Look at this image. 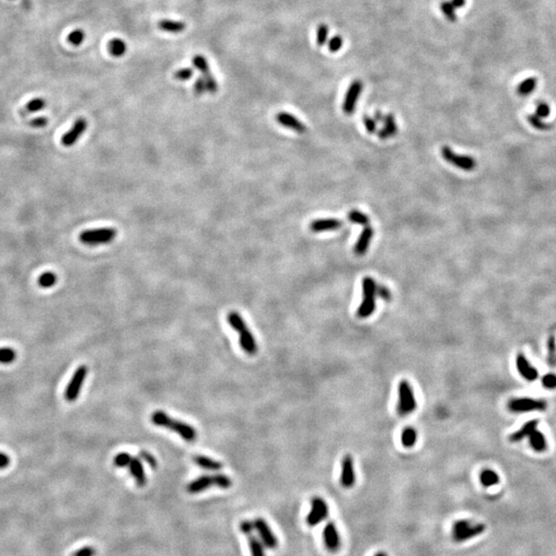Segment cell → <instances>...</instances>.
<instances>
[{
	"instance_id": "1",
	"label": "cell",
	"mask_w": 556,
	"mask_h": 556,
	"mask_svg": "<svg viewBox=\"0 0 556 556\" xmlns=\"http://www.w3.org/2000/svg\"><path fill=\"white\" fill-rule=\"evenodd\" d=\"M151 423L155 426L166 427L173 430V432L178 434L184 440L187 442H193L197 438V432L192 426L183 423V421H179L177 419L171 418L169 415H167L164 411L161 410L155 411L154 413L151 414Z\"/></svg>"
},
{
	"instance_id": "2",
	"label": "cell",
	"mask_w": 556,
	"mask_h": 556,
	"mask_svg": "<svg viewBox=\"0 0 556 556\" xmlns=\"http://www.w3.org/2000/svg\"><path fill=\"white\" fill-rule=\"evenodd\" d=\"M363 301L357 309V316L367 318L373 315L376 308V288L377 283L371 277H365L362 281Z\"/></svg>"
},
{
	"instance_id": "3",
	"label": "cell",
	"mask_w": 556,
	"mask_h": 556,
	"mask_svg": "<svg viewBox=\"0 0 556 556\" xmlns=\"http://www.w3.org/2000/svg\"><path fill=\"white\" fill-rule=\"evenodd\" d=\"M118 235V231L113 228H99L85 230L78 235V240L88 246L109 244Z\"/></svg>"
},
{
	"instance_id": "4",
	"label": "cell",
	"mask_w": 556,
	"mask_h": 556,
	"mask_svg": "<svg viewBox=\"0 0 556 556\" xmlns=\"http://www.w3.org/2000/svg\"><path fill=\"white\" fill-rule=\"evenodd\" d=\"M416 400L413 389L407 380H402L399 384V405L398 412L402 416L413 413L416 409Z\"/></svg>"
},
{
	"instance_id": "5",
	"label": "cell",
	"mask_w": 556,
	"mask_h": 556,
	"mask_svg": "<svg viewBox=\"0 0 556 556\" xmlns=\"http://www.w3.org/2000/svg\"><path fill=\"white\" fill-rule=\"evenodd\" d=\"M547 408V403L543 400L532 398H516L509 401L508 409L513 413H525L531 411H543Z\"/></svg>"
},
{
	"instance_id": "6",
	"label": "cell",
	"mask_w": 556,
	"mask_h": 556,
	"mask_svg": "<svg viewBox=\"0 0 556 556\" xmlns=\"http://www.w3.org/2000/svg\"><path fill=\"white\" fill-rule=\"evenodd\" d=\"M441 154L444 160L447 161L448 163H450L453 166L462 170H464V171H472V170H474L477 166L476 161H475L474 158H472L471 156L456 154L455 151H453L447 146L442 147Z\"/></svg>"
},
{
	"instance_id": "7",
	"label": "cell",
	"mask_w": 556,
	"mask_h": 556,
	"mask_svg": "<svg viewBox=\"0 0 556 556\" xmlns=\"http://www.w3.org/2000/svg\"><path fill=\"white\" fill-rule=\"evenodd\" d=\"M88 374L87 366H79L71 377L67 388L65 389L64 397L68 402H74L78 398V394L82 389L83 384Z\"/></svg>"
},
{
	"instance_id": "8",
	"label": "cell",
	"mask_w": 556,
	"mask_h": 556,
	"mask_svg": "<svg viewBox=\"0 0 556 556\" xmlns=\"http://www.w3.org/2000/svg\"><path fill=\"white\" fill-rule=\"evenodd\" d=\"M329 515V507L326 500L321 498H315L311 500V510L307 516L306 521L308 525L315 526L319 524Z\"/></svg>"
},
{
	"instance_id": "9",
	"label": "cell",
	"mask_w": 556,
	"mask_h": 556,
	"mask_svg": "<svg viewBox=\"0 0 556 556\" xmlns=\"http://www.w3.org/2000/svg\"><path fill=\"white\" fill-rule=\"evenodd\" d=\"M254 525H255V531L258 534V537H259V540L263 542L265 547H267L269 549H275L278 545L277 537H275L271 527L269 526L266 520L261 517L256 518L254 520Z\"/></svg>"
},
{
	"instance_id": "10",
	"label": "cell",
	"mask_w": 556,
	"mask_h": 556,
	"mask_svg": "<svg viewBox=\"0 0 556 556\" xmlns=\"http://www.w3.org/2000/svg\"><path fill=\"white\" fill-rule=\"evenodd\" d=\"M88 128V122L85 118H78L63 136L61 137V145L65 148L74 146Z\"/></svg>"
},
{
	"instance_id": "11",
	"label": "cell",
	"mask_w": 556,
	"mask_h": 556,
	"mask_svg": "<svg viewBox=\"0 0 556 556\" xmlns=\"http://www.w3.org/2000/svg\"><path fill=\"white\" fill-rule=\"evenodd\" d=\"M362 91H363V83L360 79L353 80L346 91L343 101L342 109L346 114H352L354 112L356 103L358 101V98H360Z\"/></svg>"
},
{
	"instance_id": "12",
	"label": "cell",
	"mask_w": 556,
	"mask_h": 556,
	"mask_svg": "<svg viewBox=\"0 0 556 556\" xmlns=\"http://www.w3.org/2000/svg\"><path fill=\"white\" fill-rule=\"evenodd\" d=\"M324 542L327 549L331 552H337L341 546V539L334 522H328L324 528Z\"/></svg>"
},
{
	"instance_id": "13",
	"label": "cell",
	"mask_w": 556,
	"mask_h": 556,
	"mask_svg": "<svg viewBox=\"0 0 556 556\" xmlns=\"http://www.w3.org/2000/svg\"><path fill=\"white\" fill-rule=\"evenodd\" d=\"M276 121L278 122V124H280L281 126L292 129L299 134L305 133L307 130L306 126H305V124H303L298 118H296L295 115H293L292 113H289V112H285V111L278 112L276 114Z\"/></svg>"
},
{
	"instance_id": "14",
	"label": "cell",
	"mask_w": 556,
	"mask_h": 556,
	"mask_svg": "<svg viewBox=\"0 0 556 556\" xmlns=\"http://www.w3.org/2000/svg\"><path fill=\"white\" fill-rule=\"evenodd\" d=\"M344 488H352L355 483V472L353 467V460L351 455H345L342 461L341 478H340Z\"/></svg>"
},
{
	"instance_id": "15",
	"label": "cell",
	"mask_w": 556,
	"mask_h": 556,
	"mask_svg": "<svg viewBox=\"0 0 556 556\" xmlns=\"http://www.w3.org/2000/svg\"><path fill=\"white\" fill-rule=\"evenodd\" d=\"M516 368L519 374L527 381H535L539 377V372L533 367L523 353H518L516 356Z\"/></svg>"
},
{
	"instance_id": "16",
	"label": "cell",
	"mask_w": 556,
	"mask_h": 556,
	"mask_svg": "<svg viewBox=\"0 0 556 556\" xmlns=\"http://www.w3.org/2000/svg\"><path fill=\"white\" fill-rule=\"evenodd\" d=\"M485 530H486V526L484 525L483 523L470 524L469 526L463 528V530H462L461 532L452 534V539L456 543L465 542V541L474 539V537L480 536L481 534L485 532Z\"/></svg>"
},
{
	"instance_id": "17",
	"label": "cell",
	"mask_w": 556,
	"mask_h": 556,
	"mask_svg": "<svg viewBox=\"0 0 556 556\" xmlns=\"http://www.w3.org/2000/svg\"><path fill=\"white\" fill-rule=\"evenodd\" d=\"M342 221L337 219H318L310 222V230L315 233L334 231L342 227Z\"/></svg>"
},
{
	"instance_id": "18",
	"label": "cell",
	"mask_w": 556,
	"mask_h": 556,
	"mask_svg": "<svg viewBox=\"0 0 556 556\" xmlns=\"http://www.w3.org/2000/svg\"><path fill=\"white\" fill-rule=\"evenodd\" d=\"M373 235H374V231L372 227L366 226L363 229L361 235L358 237L353 248V252L355 255L364 256L367 253V250L369 248V245L371 243V240L373 238Z\"/></svg>"
},
{
	"instance_id": "19",
	"label": "cell",
	"mask_w": 556,
	"mask_h": 556,
	"mask_svg": "<svg viewBox=\"0 0 556 556\" xmlns=\"http://www.w3.org/2000/svg\"><path fill=\"white\" fill-rule=\"evenodd\" d=\"M239 334H240L239 343L241 348L250 355L256 354L258 352V344L254 335L252 334V332L249 331L248 328H246L244 330L240 331Z\"/></svg>"
},
{
	"instance_id": "20",
	"label": "cell",
	"mask_w": 556,
	"mask_h": 556,
	"mask_svg": "<svg viewBox=\"0 0 556 556\" xmlns=\"http://www.w3.org/2000/svg\"><path fill=\"white\" fill-rule=\"evenodd\" d=\"M213 485H214L213 477L210 476V475H204V476L197 478L194 481H192L191 483L187 484L186 490H187V492L192 493V495H195V493L202 492L206 489L210 488Z\"/></svg>"
},
{
	"instance_id": "21",
	"label": "cell",
	"mask_w": 556,
	"mask_h": 556,
	"mask_svg": "<svg viewBox=\"0 0 556 556\" xmlns=\"http://www.w3.org/2000/svg\"><path fill=\"white\" fill-rule=\"evenodd\" d=\"M537 426H539V420L537 419H532L530 421H527L526 424H524L521 426V428H519L515 433L510 435L509 440L513 443L522 441L523 439L530 437V435L534 432V430L537 428Z\"/></svg>"
},
{
	"instance_id": "22",
	"label": "cell",
	"mask_w": 556,
	"mask_h": 556,
	"mask_svg": "<svg viewBox=\"0 0 556 556\" xmlns=\"http://www.w3.org/2000/svg\"><path fill=\"white\" fill-rule=\"evenodd\" d=\"M129 471L130 474L133 476V478L135 479L136 483L138 484V486L142 487L146 485L147 483V476H146V473H145V469H143V464L141 463V461L137 457H132V460L129 463Z\"/></svg>"
},
{
	"instance_id": "23",
	"label": "cell",
	"mask_w": 556,
	"mask_h": 556,
	"mask_svg": "<svg viewBox=\"0 0 556 556\" xmlns=\"http://www.w3.org/2000/svg\"><path fill=\"white\" fill-rule=\"evenodd\" d=\"M383 123H384L383 128L378 132L379 138L388 139L392 137L393 135H396L398 131V126L396 120H394V116L391 113L384 115Z\"/></svg>"
},
{
	"instance_id": "24",
	"label": "cell",
	"mask_w": 556,
	"mask_h": 556,
	"mask_svg": "<svg viewBox=\"0 0 556 556\" xmlns=\"http://www.w3.org/2000/svg\"><path fill=\"white\" fill-rule=\"evenodd\" d=\"M193 461L197 465H199V467L208 471H220L222 468V463H220L219 461L212 460L208 456L196 455L194 456Z\"/></svg>"
},
{
	"instance_id": "25",
	"label": "cell",
	"mask_w": 556,
	"mask_h": 556,
	"mask_svg": "<svg viewBox=\"0 0 556 556\" xmlns=\"http://www.w3.org/2000/svg\"><path fill=\"white\" fill-rule=\"evenodd\" d=\"M158 27L163 31L170 32V33H181L185 30L186 25L181 21H173V20H161L158 23Z\"/></svg>"
},
{
	"instance_id": "26",
	"label": "cell",
	"mask_w": 556,
	"mask_h": 556,
	"mask_svg": "<svg viewBox=\"0 0 556 556\" xmlns=\"http://www.w3.org/2000/svg\"><path fill=\"white\" fill-rule=\"evenodd\" d=\"M530 444L533 449L537 452H543L547 449V441L545 436L540 432V430H534V432L528 437Z\"/></svg>"
},
{
	"instance_id": "27",
	"label": "cell",
	"mask_w": 556,
	"mask_h": 556,
	"mask_svg": "<svg viewBox=\"0 0 556 556\" xmlns=\"http://www.w3.org/2000/svg\"><path fill=\"white\" fill-rule=\"evenodd\" d=\"M246 537L248 539V546L252 556H266L265 545L259 540V537H257L254 533Z\"/></svg>"
},
{
	"instance_id": "28",
	"label": "cell",
	"mask_w": 556,
	"mask_h": 556,
	"mask_svg": "<svg viewBox=\"0 0 556 556\" xmlns=\"http://www.w3.org/2000/svg\"><path fill=\"white\" fill-rule=\"evenodd\" d=\"M109 52L113 57H122L127 52V44L121 38H112L109 42Z\"/></svg>"
},
{
	"instance_id": "29",
	"label": "cell",
	"mask_w": 556,
	"mask_h": 556,
	"mask_svg": "<svg viewBox=\"0 0 556 556\" xmlns=\"http://www.w3.org/2000/svg\"><path fill=\"white\" fill-rule=\"evenodd\" d=\"M480 482L484 487H490L500 483V476L497 472L490 469H485L480 474Z\"/></svg>"
},
{
	"instance_id": "30",
	"label": "cell",
	"mask_w": 556,
	"mask_h": 556,
	"mask_svg": "<svg viewBox=\"0 0 556 556\" xmlns=\"http://www.w3.org/2000/svg\"><path fill=\"white\" fill-rule=\"evenodd\" d=\"M47 105V101L43 99V98L40 97H37V98H33L32 100H30L28 103H27L23 111H21V114L25 115V114H29V113H34V112H37L39 111H42L44 107Z\"/></svg>"
},
{
	"instance_id": "31",
	"label": "cell",
	"mask_w": 556,
	"mask_h": 556,
	"mask_svg": "<svg viewBox=\"0 0 556 556\" xmlns=\"http://www.w3.org/2000/svg\"><path fill=\"white\" fill-rule=\"evenodd\" d=\"M401 441H402L403 446L406 447V448L413 447L417 441V433H416L415 428L412 427V426H407L403 429L402 436H401Z\"/></svg>"
},
{
	"instance_id": "32",
	"label": "cell",
	"mask_w": 556,
	"mask_h": 556,
	"mask_svg": "<svg viewBox=\"0 0 556 556\" xmlns=\"http://www.w3.org/2000/svg\"><path fill=\"white\" fill-rule=\"evenodd\" d=\"M537 86V79L535 77H528L523 79L517 87V94L520 96H527L532 94Z\"/></svg>"
},
{
	"instance_id": "33",
	"label": "cell",
	"mask_w": 556,
	"mask_h": 556,
	"mask_svg": "<svg viewBox=\"0 0 556 556\" xmlns=\"http://www.w3.org/2000/svg\"><path fill=\"white\" fill-rule=\"evenodd\" d=\"M227 320H228V322H229V325H230L233 329H234L236 332H238V333H239L240 331L248 328V327L246 326V324H245L244 319L242 318V316L239 315V313H238L237 311H231V312H229V315H228V316H227Z\"/></svg>"
},
{
	"instance_id": "34",
	"label": "cell",
	"mask_w": 556,
	"mask_h": 556,
	"mask_svg": "<svg viewBox=\"0 0 556 556\" xmlns=\"http://www.w3.org/2000/svg\"><path fill=\"white\" fill-rule=\"evenodd\" d=\"M57 281H58L57 275L52 271H47L42 273L37 279L38 285L42 289H50L52 286L55 285Z\"/></svg>"
},
{
	"instance_id": "35",
	"label": "cell",
	"mask_w": 556,
	"mask_h": 556,
	"mask_svg": "<svg viewBox=\"0 0 556 556\" xmlns=\"http://www.w3.org/2000/svg\"><path fill=\"white\" fill-rule=\"evenodd\" d=\"M193 64L194 66L198 69L200 73L204 75L206 74H209L210 73V68H209V64H208V61L206 59L204 56L202 55H195L193 58Z\"/></svg>"
},
{
	"instance_id": "36",
	"label": "cell",
	"mask_w": 556,
	"mask_h": 556,
	"mask_svg": "<svg viewBox=\"0 0 556 556\" xmlns=\"http://www.w3.org/2000/svg\"><path fill=\"white\" fill-rule=\"evenodd\" d=\"M348 220L353 223H357V225H362L365 227L368 226V223H369V218H368L362 211L355 209L352 210L348 213Z\"/></svg>"
},
{
	"instance_id": "37",
	"label": "cell",
	"mask_w": 556,
	"mask_h": 556,
	"mask_svg": "<svg viewBox=\"0 0 556 556\" xmlns=\"http://www.w3.org/2000/svg\"><path fill=\"white\" fill-rule=\"evenodd\" d=\"M212 477L214 481V486L222 489H228L232 486V480L227 476V475L215 474L212 475Z\"/></svg>"
},
{
	"instance_id": "38",
	"label": "cell",
	"mask_w": 556,
	"mask_h": 556,
	"mask_svg": "<svg viewBox=\"0 0 556 556\" xmlns=\"http://www.w3.org/2000/svg\"><path fill=\"white\" fill-rule=\"evenodd\" d=\"M85 37H86V33L84 30L75 29V30L71 31L69 33L67 39L71 44H73V46L78 47L83 43V41L85 40Z\"/></svg>"
},
{
	"instance_id": "39",
	"label": "cell",
	"mask_w": 556,
	"mask_h": 556,
	"mask_svg": "<svg viewBox=\"0 0 556 556\" xmlns=\"http://www.w3.org/2000/svg\"><path fill=\"white\" fill-rule=\"evenodd\" d=\"M17 357L13 348H0V364H12Z\"/></svg>"
},
{
	"instance_id": "40",
	"label": "cell",
	"mask_w": 556,
	"mask_h": 556,
	"mask_svg": "<svg viewBox=\"0 0 556 556\" xmlns=\"http://www.w3.org/2000/svg\"><path fill=\"white\" fill-rule=\"evenodd\" d=\"M132 457L128 452H120L119 454H116L113 457V464L115 467L118 468H124V467H128Z\"/></svg>"
},
{
	"instance_id": "41",
	"label": "cell",
	"mask_w": 556,
	"mask_h": 556,
	"mask_svg": "<svg viewBox=\"0 0 556 556\" xmlns=\"http://www.w3.org/2000/svg\"><path fill=\"white\" fill-rule=\"evenodd\" d=\"M440 8L442 13L444 14V16L446 17V19L450 22H455L457 17L455 14V8L452 6V4L448 1H443L440 5Z\"/></svg>"
},
{
	"instance_id": "42",
	"label": "cell",
	"mask_w": 556,
	"mask_h": 556,
	"mask_svg": "<svg viewBox=\"0 0 556 556\" xmlns=\"http://www.w3.org/2000/svg\"><path fill=\"white\" fill-rule=\"evenodd\" d=\"M329 35V27L326 24H320L316 32V43L319 47L325 46Z\"/></svg>"
},
{
	"instance_id": "43",
	"label": "cell",
	"mask_w": 556,
	"mask_h": 556,
	"mask_svg": "<svg viewBox=\"0 0 556 556\" xmlns=\"http://www.w3.org/2000/svg\"><path fill=\"white\" fill-rule=\"evenodd\" d=\"M528 122L532 125L534 128H536L537 130H547L551 128V125L550 124H547L545 122L542 121L541 118L539 116L536 115V114H530L527 118Z\"/></svg>"
},
{
	"instance_id": "44",
	"label": "cell",
	"mask_w": 556,
	"mask_h": 556,
	"mask_svg": "<svg viewBox=\"0 0 556 556\" xmlns=\"http://www.w3.org/2000/svg\"><path fill=\"white\" fill-rule=\"evenodd\" d=\"M548 362L552 366L556 364V339L553 334L548 339Z\"/></svg>"
},
{
	"instance_id": "45",
	"label": "cell",
	"mask_w": 556,
	"mask_h": 556,
	"mask_svg": "<svg viewBox=\"0 0 556 556\" xmlns=\"http://www.w3.org/2000/svg\"><path fill=\"white\" fill-rule=\"evenodd\" d=\"M204 80H205V84H206V88H207V91L211 94H215L218 92V89H219V85L217 79H215L211 74H206L203 76Z\"/></svg>"
},
{
	"instance_id": "46",
	"label": "cell",
	"mask_w": 556,
	"mask_h": 556,
	"mask_svg": "<svg viewBox=\"0 0 556 556\" xmlns=\"http://www.w3.org/2000/svg\"><path fill=\"white\" fill-rule=\"evenodd\" d=\"M542 385L547 389H556V375L555 374H546L541 379Z\"/></svg>"
},
{
	"instance_id": "47",
	"label": "cell",
	"mask_w": 556,
	"mask_h": 556,
	"mask_svg": "<svg viewBox=\"0 0 556 556\" xmlns=\"http://www.w3.org/2000/svg\"><path fill=\"white\" fill-rule=\"evenodd\" d=\"M343 46V38L340 37V35H336V37H332L329 41V51L332 53H336L338 51H340V49L342 48Z\"/></svg>"
},
{
	"instance_id": "48",
	"label": "cell",
	"mask_w": 556,
	"mask_h": 556,
	"mask_svg": "<svg viewBox=\"0 0 556 556\" xmlns=\"http://www.w3.org/2000/svg\"><path fill=\"white\" fill-rule=\"evenodd\" d=\"M193 74H194L193 68L186 67V68L177 70L176 73L174 74V78L177 80H187V79H190L193 77Z\"/></svg>"
},
{
	"instance_id": "49",
	"label": "cell",
	"mask_w": 556,
	"mask_h": 556,
	"mask_svg": "<svg viewBox=\"0 0 556 556\" xmlns=\"http://www.w3.org/2000/svg\"><path fill=\"white\" fill-rule=\"evenodd\" d=\"M535 114L539 116V118H541V119L548 118L549 114H550V107H549V105L547 104V103H545V102L539 103V104H537V110H536V113H535Z\"/></svg>"
},
{
	"instance_id": "50",
	"label": "cell",
	"mask_w": 556,
	"mask_h": 556,
	"mask_svg": "<svg viewBox=\"0 0 556 556\" xmlns=\"http://www.w3.org/2000/svg\"><path fill=\"white\" fill-rule=\"evenodd\" d=\"M376 295H377L379 298H381L384 301H390L391 300L390 291L387 288V286H384L382 284L377 283V288H376Z\"/></svg>"
},
{
	"instance_id": "51",
	"label": "cell",
	"mask_w": 556,
	"mask_h": 556,
	"mask_svg": "<svg viewBox=\"0 0 556 556\" xmlns=\"http://www.w3.org/2000/svg\"><path fill=\"white\" fill-rule=\"evenodd\" d=\"M139 457H140V459H142L143 461H145V462H147L152 469H156V468L158 467V462H157V460L155 459V456L152 455V454H150L149 452L142 450V451L139 452Z\"/></svg>"
},
{
	"instance_id": "52",
	"label": "cell",
	"mask_w": 556,
	"mask_h": 556,
	"mask_svg": "<svg viewBox=\"0 0 556 556\" xmlns=\"http://www.w3.org/2000/svg\"><path fill=\"white\" fill-rule=\"evenodd\" d=\"M240 531L242 534H244L245 536H248L250 534H253L255 531V525H254V521H249V520H243L240 523Z\"/></svg>"
},
{
	"instance_id": "53",
	"label": "cell",
	"mask_w": 556,
	"mask_h": 556,
	"mask_svg": "<svg viewBox=\"0 0 556 556\" xmlns=\"http://www.w3.org/2000/svg\"><path fill=\"white\" fill-rule=\"evenodd\" d=\"M194 90H195L196 95H202L206 91H207V88H206V84H205V80L203 77H199L195 80Z\"/></svg>"
},
{
	"instance_id": "54",
	"label": "cell",
	"mask_w": 556,
	"mask_h": 556,
	"mask_svg": "<svg viewBox=\"0 0 556 556\" xmlns=\"http://www.w3.org/2000/svg\"><path fill=\"white\" fill-rule=\"evenodd\" d=\"M470 524H472V522L470 521L469 519H461V520H457V521H455V522L453 523V525H452V534L461 532L462 530H463V528L469 526Z\"/></svg>"
},
{
	"instance_id": "55",
	"label": "cell",
	"mask_w": 556,
	"mask_h": 556,
	"mask_svg": "<svg viewBox=\"0 0 556 556\" xmlns=\"http://www.w3.org/2000/svg\"><path fill=\"white\" fill-rule=\"evenodd\" d=\"M48 125V119L44 116H38L30 122V126L33 128H43Z\"/></svg>"
},
{
	"instance_id": "56",
	"label": "cell",
	"mask_w": 556,
	"mask_h": 556,
	"mask_svg": "<svg viewBox=\"0 0 556 556\" xmlns=\"http://www.w3.org/2000/svg\"><path fill=\"white\" fill-rule=\"evenodd\" d=\"M364 124H365V127L367 129V131L369 133H374L376 131V121L370 116H365L364 118Z\"/></svg>"
},
{
	"instance_id": "57",
	"label": "cell",
	"mask_w": 556,
	"mask_h": 556,
	"mask_svg": "<svg viewBox=\"0 0 556 556\" xmlns=\"http://www.w3.org/2000/svg\"><path fill=\"white\" fill-rule=\"evenodd\" d=\"M95 550L91 547H83V548L78 549L74 556H94Z\"/></svg>"
},
{
	"instance_id": "58",
	"label": "cell",
	"mask_w": 556,
	"mask_h": 556,
	"mask_svg": "<svg viewBox=\"0 0 556 556\" xmlns=\"http://www.w3.org/2000/svg\"><path fill=\"white\" fill-rule=\"evenodd\" d=\"M10 464V457L3 452H0V470L6 468Z\"/></svg>"
},
{
	"instance_id": "59",
	"label": "cell",
	"mask_w": 556,
	"mask_h": 556,
	"mask_svg": "<svg viewBox=\"0 0 556 556\" xmlns=\"http://www.w3.org/2000/svg\"><path fill=\"white\" fill-rule=\"evenodd\" d=\"M467 0H450V3L454 8H460L465 5Z\"/></svg>"
},
{
	"instance_id": "60",
	"label": "cell",
	"mask_w": 556,
	"mask_h": 556,
	"mask_svg": "<svg viewBox=\"0 0 556 556\" xmlns=\"http://www.w3.org/2000/svg\"><path fill=\"white\" fill-rule=\"evenodd\" d=\"M384 120V116L382 115V113L380 111H377L375 113V121H383Z\"/></svg>"
},
{
	"instance_id": "61",
	"label": "cell",
	"mask_w": 556,
	"mask_h": 556,
	"mask_svg": "<svg viewBox=\"0 0 556 556\" xmlns=\"http://www.w3.org/2000/svg\"><path fill=\"white\" fill-rule=\"evenodd\" d=\"M374 556H389V555H388L387 553H385L384 551H379V552L376 553Z\"/></svg>"
}]
</instances>
